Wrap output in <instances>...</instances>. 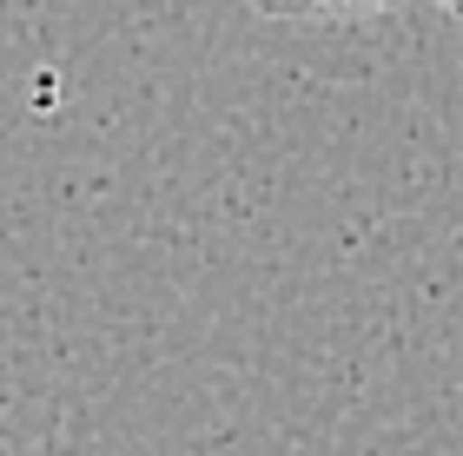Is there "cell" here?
<instances>
[{"mask_svg":"<svg viewBox=\"0 0 463 456\" xmlns=\"http://www.w3.org/2000/svg\"><path fill=\"white\" fill-rule=\"evenodd\" d=\"M245 7L271 20H371V14H391L397 0H245Z\"/></svg>","mask_w":463,"mask_h":456,"instance_id":"6da1fadb","label":"cell"},{"mask_svg":"<svg viewBox=\"0 0 463 456\" xmlns=\"http://www.w3.org/2000/svg\"><path fill=\"white\" fill-rule=\"evenodd\" d=\"M437 7H444L450 20H463V0H437Z\"/></svg>","mask_w":463,"mask_h":456,"instance_id":"7a4b0ae2","label":"cell"}]
</instances>
